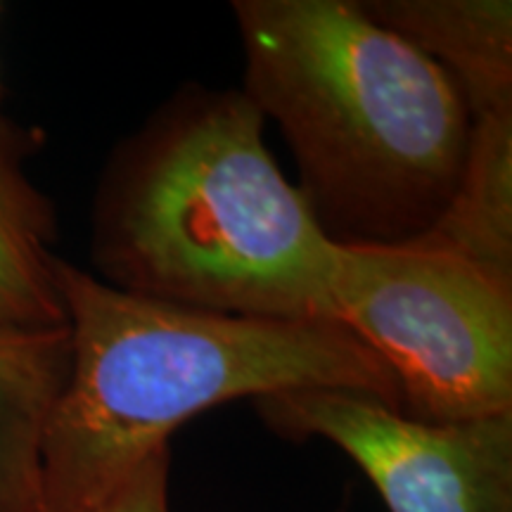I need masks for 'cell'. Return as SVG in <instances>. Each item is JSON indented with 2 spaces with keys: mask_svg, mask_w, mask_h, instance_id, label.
Segmentation results:
<instances>
[{
  "mask_svg": "<svg viewBox=\"0 0 512 512\" xmlns=\"http://www.w3.org/2000/svg\"><path fill=\"white\" fill-rule=\"evenodd\" d=\"M72 363L41 446V512H79L190 418L233 399L309 389L401 411L392 370L325 320L223 316L119 290L57 259Z\"/></svg>",
  "mask_w": 512,
  "mask_h": 512,
  "instance_id": "6da1fadb",
  "label": "cell"
},
{
  "mask_svg": "<svg viewBox=\"0 0 512 512\" xmlns=\"http://www.w3.org/2000/svg\"><path fill=\"white\" fill-rule=\"evenodd\" d=\"M245 93L339 245H403L456 197L470 117L444 67L349 0H240Z\"/></svg>",
  "mask_w": 512,
  "mask_h": 512,
  "instance_id": "7a4b0ae2",
  "label": "cell"
},
{
  "mask_svg": "<svg viewBox=\"0 0 512 512\" xmlns=\"http://www.w3.org/2000/svg\"><path fill=\"white\" fill-rule=\"evenodd\" d=\"M245 93L169 107L102 183L105 283L223 316L335 323L328 238L264 140Z\"/></svg>",
  "mask_w": 512,
  "mask_h": 512,
  "instance_id": "3957f363",
  "label": "cell"
},
{
  "mask_svg": "<svg viewBox=\"0 0 512 512\" xmlns=\"http://www.w3.org/2000/svg\"><path fill=\"white\" fill-rule=\"evenodd\" d=\"M335 323L387 363L401 411L425 422L512 413V278L451 249L339 245Z\"/></svg>",
  "mask_w": 512,
  "mask_h": 512,
  "instance_id": "277c9868",
  "label": "cell"
},
{
  "mask_svg": "<svg viewBox=\"0 0 512 512\" xmlns=\"http://www.w3.org/2000/svg\"><path fill=\"white\" fill-rule=\"evenodd\" d=\"M287 437H320L366 472L389 512H512V413L425 422L344 389L256 401Z\"/></svg>",
  "mask_w": 512,
  "mask_h": 512,
  "instance_id": "5b68a950",
  "label": "cell"
},
{
  "mask_svg": "<svg viewBox=\"0 0 512 512\" xmlns=\"http://www.w3.org/2000/svg\"><path fill=\"white\" fill-rule=\"evenodd\" d=\"M363 8L446 69L467 117L512 112V5L508 0H380Z\"/></svg>",
  "mask_w": 512,
  "mask_h": 512,
  "instance_id": "8992f818",
  "label": "cell"
},
{
  "mask_svg": "<svg viewBox=\"0 0 512 512\" xmlns=\"http://www.w3.org/2000/svg\"><path fill=\"white\" fill-rule=\"evenodd\" d=\"M72 363L69 328L0 330V512H41V446Z\"/></svg>",
  "mask_w": 512,
  "mask_h": 512,
  "instance_id": "52a82bcc",
  "label": "cell"
},
{
  "mask_svg": "<svg viewBox=\"0 0 512 512\" xmlns=\"http://www.w3.org/2000/svg\"><path fill=\"white\" fill-rule=\"evenodd\" d=\"M53 240L50 202L24 174L15 143L0 128V330L67 325Z\"/></svg>",
  "mask_w": 512,
  "mask_h": 512,
  "instance_id": "ba28073f",
  "label": "cell"
},
{
  "mask_svg": "<svg viewBox=\"0 0 512 512\" xmlns=\"http://www.w3.org/2000/svg\"><path fill=\"white\" fill-rule=\"evenodd\" d=\"M79 512H171L169 446L150 453L114 489Z\"/></svg>",
  "mask_w": 512,
  "mask_h": 512,
  "instance_id": "9c48e42d",
  "label": "cell"
}]
</instances>
